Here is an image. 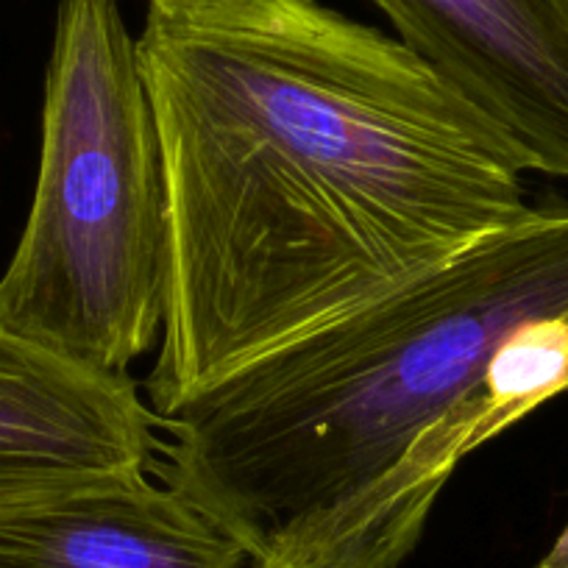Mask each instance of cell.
Wrapping results in <instances>:
<instances>
[{"label": "cell", "instance_id": "277c9868", "mask_svg": "<svg viewBox=\"0 0 568 568\" xmlns=\"http://www.w3.org/2000/svg\"><path fill=\"white\" fill-rule=\"evenodd\" d=\"M156 424L129 374L0 326V513L149 477Z\"/></svg>", "mask_w": 568, "mask_h": 568}, {"label": "cell", "instance_id": "8992f818", "mask_svg": "<svg viewBox=\"0 0 568 568\" xmlns=\"http://www.w3.org/2000/svg\"><path fill=\"white\" fill-rule=\"evenodd\" d=\"M0 568H248L182 490L149 477L0 513Z\"/></svg>", "mask_w": 568, "mask_h": 568}, {"label": "cell", "instance_id": "52a82bcc", "mask_svg": "<svg viewBox=\"0 0 568 568\" xmlns=\"http://www.w3.org/2000/svg\"><path fill=\"white\" fill-rule=\"evenodd\" d=\"M568 390V318H538L507 335L474 393L479 446Z\"/></svg>", "mask_w": 568, "mask_h": 568}, {"label": "cell", "instance_id": "6da1fadb", "mask_svg": "<svg viewBox=\"0 0 568 568\" xmlns=\"http://www.w3.org/2000/svg\"><path fill=\"white\" fill-rule=\"evenodd\" d=\"M136 57L165 182L160 420L532 212L449 81L321 0H145Z\"/></svg>", "mask_w": 568, "mask_h": 568}, {"label": "cell", "instance_id": "7a4b0ae2", "mask_svg": "<svg viewBox=\"0 0 568 568\" xmlns=\"http://www.w3.org/2000/svg\"><path fill=\"white\" fill-rule=\"evenodd\" d=\"M555 315L568 318V210H532L160 420L151 471L248 568H402L471 455L463 407L488 359Z\"/></svg>", "mask_w": 568, "mask_h": 568}, {"label": "cell", "instance_id": "ba28073f", "mask_svg": "<svg viewBox=\"0 0 568 568\" xmlns=\"http://www.w3.org/2000/svg\"><path fill=\"white\" fill-rule=\"evenodd\" d=\"M538 568H568V527L557 535V540L546 551L544 560L538 562Z\"/></svg>", "mask_w": 568, "mask_h": 568}, {"label": "cell", "instance_id": "3957f363", "mask_svg": "<svg viewBox=\"0 0 568 568\" xmlns=\"http://www.w3.org/2000/svg\"><path fill=\"white\" fill-rule=\"evenodd\" d=\"M165 182L136 34L120 0H59L34 201L0 326L106 374L162 332Z\"/></svg>", "mask_w": 568, "mask_h": 568}, {"label": "cell", "instance_id": "5b68a950", "mask_svg": "<svg viewBox=\"0 0 568 568\" xmlns=\"http://www.w3.org/2000/svg\"><path fill=\"white\" fill-rule=\"evenodd\" d=\"M524 173L568 179V0H371Z\"/></svg>", "mask_w": 568, "mask_h": 568}]
</instances>
